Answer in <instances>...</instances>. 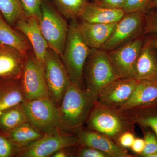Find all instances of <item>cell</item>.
<instances>
[{"instance_id": "6da1fadb", "label": "cell", "mask_w": 157, "mask_h": 157, "mask_svg": "<svg viewBox=\"0 0 157 157\" xmlns=\"http://www.w3.org/2000/svg\"><path fill=\"white\" fill-rule=\"evenodd\" d=\"M95 103L83 89L70 82L58 107L61 131L80 128L86 122Z\"/></svg>"}, {"instance_id": "7a4b0ae2", "label": "cell", "mask_w": 157, "mask_h": 157, "mask_svg": "<svg viewBox=\"0 0 157 157\" xmlns=\"http://www.w3.org/2000/svg\"><path fill=\"white\" fill-rule=\"evenodd\" d=\"M121 78L109 58L108 52L101 49H91L83 72L85 91L97 102L102 90Z\"/></svg>"}, {"instance_id": "3957f363", "label": "cell", "mask_w": 157, "mask_h": 157, "mask_svg": "<svg viewBox=\"0 0 157 157\" xmlns=\"http://www.w3.org/2000/svg\"><path fill=\"white\" fill-rule=\"evenodd\" d=\"M90 50L78 30L77 19L72 20L69 25L64 48L60 57L71 82L82 89L83 70Z\"/></svg>"}, {"instance_id": "277c9868", "label": "cell", "mask_w": 157, "mask_h": 157, "mask_svg": "<svg viewBox=\"0 0 157 157\" xmlns=\"http://www.w3.org/2000/svg\"><path fill=\"white\" fill-rule=\"evenodd\" d=\"M50 0H43L38 21L49 48L60 56L64 48L69 25Z\"/></svg>"}, {"instance_id": "5b68a950", "label": "cell", "mask_w": 157, "mask_h": 157, "mask_svg": "<svg viewBox=\"0 0 157 157\" xmlns=\"http://www.w3.org/2000/svg\"><path fill=\"white\" fill-rule=\"evenodd\" d=\"M22 104L32 125L46 135L61 132L58 108L50 97L25 100Z\"/></svg>"}, {"instance_id": "8992f818", "label": "cell", "mask_w": 157, "mask_h": 157, "mask_svg": "<svg viewBox=\"0 0 157 157\" xmlns=\"http://www.w3.org/2000/svg\"><path fill=\"white\" fill-rule=\"evenodd\" d=\"M90 130L103 134L113 140L128 131V124L116 109L102 106L96 102L86 122Z\"/></svg>"}, {"instance_id": "52a82bcc", "label": "cell", "mask_w": 157, "mask_h": 157, "mask_svg": "<svg viewBox=\"0 0 157 157\" xmlns=\"http://www.w3.org/2000/svg\"><path fill=\"white\" fill-rule=\"evenodd\" d=\"M44 73L48 95L58 107L71 81L60 56L49 48L45 54Z\"/></svg>"}, {"instance_id": "ba28073f", "label": "cell", "mask_w": 157, "mask_h": 157, "mask_svg": "<svg viewBox=\"0 0 157 157\" xmlns=\"http://www.w3.org/2000/svg\"><path fill=\"white\" fill-rule=\"evenodd\" d=\"M19 80L25 100L49 97L44 68L37 61L32 50L29 51L26 55Z\"/></svg>"}, {"instance_id": "9c48e42d", "label": "cell", "mask_w": 157, "mask_h": 157, "mask_svg": "<svg viewBox=\"0 0 157 157\" xmlns=\"http://www.w3.org/2000/svg\"><path fill=\"white\" fill-rule=\"evenodd\" d=\"M145 13H126L117 23L109 39L101 49L109 52L127 42L144 36Z\"/></svg>"}, {"instance_id": "30bf717a", "label": "cell", "mask_w": 157, "mask_h": 157, "mask_svg": "<svg viewBox=\"0 0 157 157\" xmlns=\"http://www.w3.org/2000/svg\"><path fill=\"white\" fill-rule=\"evenodd\" d=\"M78 144L75 135L61 132L46 134L29 145L18 149L15 157H50L60 149Z\"/></svg>"}, {"instance_id": "8fae6325", "label": "cell", "mask_w": 157, "mask_h": 157, "mask_svg": "<svg viewBox=\"0 0 157 157\" xmlns=\"http://www.w3.org/2000/svg\"><path fill=\"white\" fill-rule=\"evenodd\" d=\"M144 36L138 37L113 50L108 55L121 78H133Z\"/></svg>"}, {"instance_id": "7c38bea8", "label": "cell", "mask_w": 157, "mask_h": 157, "mask_svg": "<svg viewBox=\"0 0 157 157\" xmlns=\"http://www.w3.org/2000/svg\"><path fill=\"white\" fill-rule=\"evenodd\" d=\"M138 82L133 78H118L102 90L96 102L118 110L131 98Z\"/></svg>"}, {"instance_id": "4fadbf2b", "label": "cell", "mask_w": 157, "mask_h": 157, "mask_svg": "<svg viewBox=\"0 0 157 157\" xmlns=\"http://www.w3.org/2000/svg\"><path fill=\"white\" fill-rule=\"evenodd\" d=\"M14 26L28 40L37 61L44 68L45 54L49 47L40 29L38 19L34 16L26 15Z\"/></svg>"}, {"instance_id": "5bb4252c", "label": "cell", "mask_w": 157, "mask_h": 157, "mask_svg": "<svg viewBox=\"0 0 157 157\" xmlns=\"http://www.w3.org/2000/svg\"><path fill=\"white\" fill-rule=\"evenodd\" d=\"M76 137L78 144L97 149L109 155L110 157H129L125 148L122 147L113 140L95 131L78 129Z\"/></svg>"}, {"instance_id": "9a60e30c", "label": "cell", "mask_w": 157, "mask_h": 157, "mask_svg": "<svg viewBox=\"0 0 157 157\" xmlns=\"http://www.w3.org/2000/svg\"><path fill=\"white\" fill-rule=\"evenodd\" d=\"M133 78L138 81H157V50L145 36Z\"/></svg>"}, {"instance_id": "2e32d148", "label": "cell", "mask_w": 157, "mask_h": 157, "mask_svg": "<svg viewBox=\"0 0 157 157\" xmlns=\"http://www.w3.org/2000/svg\"><path fill=\"white\" fill-rule=\"evenodd\" d=\"M25 58L16 48L0 43V78L19 79Z\"/></svg>"}, {"instance_id": "e0dca14e", "label": "cell", "mask_w": 157, "mask_h": 157, "mask_svg": "<svg viewBox=\"0 0 157 157\" xmlns=\"http://www.w3.org/2000/svg\"><path fill=\"white\" fill-rule=\"evenodd\" d=\"M117 23H93L77 20V25L82 36L90 48L100 49L109 39Z\"/></svg>"}, {"instance_id": "ac0fdd59", "label": "cell", "mask_w": 157, "mask_h": 157, "mask_svg": "<svg viewBox=\"0 0 157 157\" xmlns=\"http://www.w3.org/2000/svg\"><path fill=\"white\" fill-rule=\"evenodd\" d=\"M123 9H110L89 2L78 16L79 20L99 24L115 23L124 15Z\"/></svg>"}, {"instance_id": "d6986e66", "label": "cell", "mask_w": 157, "mask_h": 157, "mask_svg": "<svg viewBox=\"0 0 157 157\" xmlns=\"http://www.w3.org/2000/svg\"><path fill=\"white\" fill-rule=\"evenodd\" d=\"M157 101V81H138L133 94L118 111L124 112Z\"/></svg>"}, {"instance_id": "ffe728a7", "label": "cell", "mask_w": 157, "mask_h": 157, "mask_svg": "<svg viewBox=\"0 0 157 157\" xmlns=\"http://www.w3.org/2000/svg\"><path fill=\"white\" fill-rule=\"evenodd\" d=\"M25 101L19 79L0 78V115Z\"/></svg>"}, {"instance_id": "44dd1931", "label": "cell", "mask_w": 157, "mask_h": 157, "mask_svg": "<svg viewBox=\"0 0 157 157\" xmlns=\"http://www.w3.org/2000/svg\"><path fill=\"white\" fill-rule=\"evenodd\" d=\"M0 43L16 48L24 56L32 49V46L25 36L13 29L1 14Z\"/></svg>"}, {"instance_id": "7402d4cb", "label": "cell", "mask_w": 157, "mask_h": 157, "mask_svg": "<svg viewBox=\"0 0 157 157\" xmlns=\"http://www.w3.org/2000/svg\"><path fill=\"white\" fill-rule=\"evenodd\" d=\"M5 134L18 149L29 145L46 135L29 122L23 124Z\"/></svg>"}, {"instance_id": "603a6c76", "label": "cell", "mask_w": 157, "mask_h": 157, "mask_svg": "<svg viewBox=\"0 0 157 157\" xmlns=\"http://www.w3.org/2000/svg\"><path fill=\"white\" fill-rule=\"evenodd\" d=\"M22 103L7 109L0 115V132L7 134L22 124L29 122Z\"/></svg>"}, {"instance_id": "cb8c5ba5", "label": "cell", "mask_w": 157, "mask_h": 157, "mask_svg": "<svg viewBox=\"0 0 157 157\" xmlns=\"http://www.w3.org/2000/svg\"><path fill=\"white\" fill-rule=\"evenodd\" d=\"M56 10L65 18L78 19L86 5L91 0H50Z\"/></svg>"}, {"instance_id": "d4e9b609", "label": "cell", "mask_w": 157, "mask_h": 157, "mask_svg": "<svg viewBox=\"0 0 157 157\" xmlns=\"http://www.w3.org/2000/svg\"><path fill=\"white\" fill-rule=\"evenodd\" d=\"M0 14L10 25L27 15L20 0H0Z\"/></svg>"}, {"instance_id": "484cf974", "label": "cell", "mask_w": 157, "mask_h": 157, "mask_svg": "<svg viewBox=\"0 0 157 157\" xmlns=\"http://www.w3.org/2000/svg\"><path fill=\"white\" fill-rule=\"evenodd\" d=\"M153 0H127L123 10L125 13H146Z\"/></svg>"}, {"instance_id": "4316f807", "label": "cell", "mask_w": 157, "mask_h": 157, "mask_svg": "<svg viewBox=\"0 0 157 157\" xmlns=\"http://www.w3.org/2000/svg\"><path fill=\"white\" fill-rule=\"evenodd\" d=\"M18 149L6 134L0 132V157L15 156Z\"/></svg>"}, {"instance_id": "83f0119b", "label": "cell", "mask_w": 157, "mask_h": 157, "mask_svg": "<svg viewBox=\"0 0 157 157\" xmlns=\"http://www.w3.org/2000/svg\"><path fill=\"white\" fill-rule=\"evenodd\" d=\"M20 1L26 14L28 16H35L39 20L43 0H20Z\"/></svg>"}, {"instance_id": "f1b7e54d", "label": "cell", "mask_w": 157, "mask_h": 157, "mask_svg": "<svg viewBox=\"0 0 157 157\" xmlns=\"http://www.w3.org/2000/svg\"><path fill=\"white\" fill-rule=\"evenodd\" d=\"M145 25L144 36L157 34V11L150 10L145 13Z\"/></svg>"}, {"instance_id": "f546056e", "label": "cell", "mask_w": 157, "mask_h": 157, "mask_svg": "<svg viewBox=\"0 0 157 157\" xmlns=\"http://www.w3.org/2000/svg\"><path fill=\"white\" fill-rule=\"evenodd\" d=\"M144 139L145 145L143 152L140 154L142 156L147 157L149 155L157 151V138L153 134L147 132Z\"/></svg>"}, {"instance_id": "4dcf8cb0", "label": "cell", "mask_w": 157, "mask_h": 157, "mask_svg": "<svg viewBox=\"0 0 157 157\" xmlns=\"http://www.w3.org/2000/svg\"><path fill=\"white\" fill-rule=\"evenodd\" d=\"M77 155L79 157H110L107 154L97 149L83 146L78 150Z\"/></svg>"}, {"instance_id": "1f68e13d", "label": "cell", "mask_w": 157, "mask_h": 157, "mask_svg": "<svg viewBox=\"0 0 157 157\" xmlns=\"http://www.w3.org/2000/svg\"><path fill=\"white\" fill-rule=\"evenodd\" d=\"M135 121L142 126L150 128L157 135V115H150L137 118Z\"/></svg>"}, {"instance_id": "d6a6232c", "label": "cell", "mask_w": 157, "mask_h": 157, "mask_svg": "<svg viewBox=\"0 0 157 157\" xmlns=\"http://www.w3.org/2000/svg\"><path fill=\"white\" fill-rule=\"evenodd\" d=\"M135 137L132 132L126 131L122 133L117 138L118 144L124 148H131Z\"/></svg>"}, {"instance_id": "836d02e7", "label": "cell", "mask_w": 157, "mask_h": 157, "mask_svg": "<svg viewBox=\"0 0 157 157\" xmlns=\"http://www.w3.org/2000/svg\"><path fill=\"white\" fill-rule=\"evenodd\" d=\"M127 1V0H98L94 2L99 6L106 8L123 9Z\"/></svg>"}, {"instance_id": "e575fe53", "label": "cell", "mask_w": 157, "mask_h": 157, "mask_svg": "<svg viewBox=\"0 0 157 157\" xmlns=\"http://www.w3.org/2000/svg\"><path fill=\"white\" fill-rule=\"evenodd\" d=\"M144 139L140 138H135L131 148L134 152L137 154H141L144 149Z\"/></svg>"}, {"instance_id": "d590c367", "label": "cell", "mask_w": 157, "mask_h": 157, "mask_svg": "<svg viewBox=\"0 0 157 157\" xmlns=\"http://www.w3.org/2000/svg\"><path fill=\"white\" fill-rule=\"evenodd\" d=\"M67 147H65L60 149L58 151L56 152L52 155L53 157H67L70 156V155L69 152L67 151L66 148Z\"/></svg>"}, {"instance_id": "8d00e7d4", "label": "cell", "mask_w": 157, "mask_h": 157, "mask_svg": "<svg viewBox=\"0 0 157 157\" xmlns=\"http://www.w3.org/2000/svg\"><path fill=\"white\" fill-rule=\"evenodd\" d=\"M145 36L148 39L151 45L157 50V34H151L145 35Z\"/></svg>"}, {"instance_id": "74e56055", "label": "cell", "mask_w": 157, "mask_h": 157, "mask_svg": "<svg viewBox=\"0 0 157 157\" xmlns=\"http://www.w3.org/2000/svg\"><path fill=\"white\" fill-rule=\"evenodd\" d=\"M150 10H157V0H153L150 6L149 11Z\"/></svg>"}, {"instance_id": "f35d334b", "label": "cell", "mask_w": 157, "mask_h": 157, "mask_svg": "<svg viewBox=\"0 0 157 157\" xmlns=\"http://www.w3.org/2000/svg\"><path fill=\"white\" fill-rule=\"evenodd\" d=\"M147 157H157V151L152 154L149 155Z\"/></svg>"}, {"instance_id": "ab89813d", "label": "cell", "mask_w": 157, "mask_h": 157, "mask_svg": "<svg viewBox=\"0 0 157 157\" xmlns=\"http://www.w3.org/2000/svg\"><path fill=\"white\" fill-rule=\"evenodd\" d=\"M98 1V0H91L92 2H96V1Z\"/></svg>"}]
</instances>
